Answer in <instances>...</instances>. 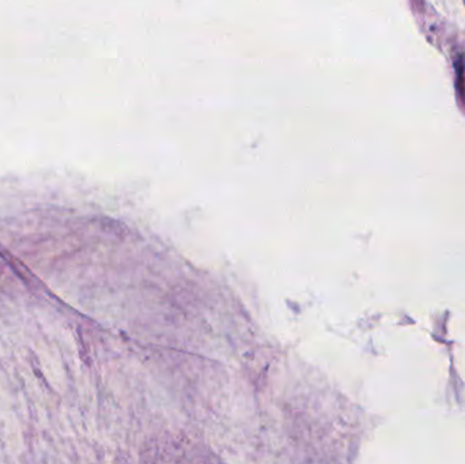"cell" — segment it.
I'll return each instance as SVG.
<instances>
[]
</instances>
